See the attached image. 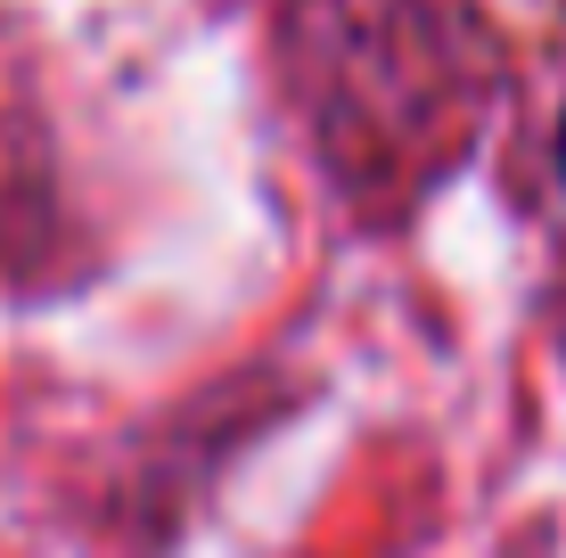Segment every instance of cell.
Wrapping results in <instances>:
<instances>
[{"label": "cell", "mask_w": 566, "mask_h": 558, "mask_svg": "<svg viewBox=\"0 0 566 558\" xmlns=\"http://www.w3.org/2000/svg\"><path fill=\"white\" fill-rule=\"evenodd\" d=\"M558 172H566V124H558Z\"/></svg>", "instance_id": "1"}]
</instances>
